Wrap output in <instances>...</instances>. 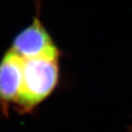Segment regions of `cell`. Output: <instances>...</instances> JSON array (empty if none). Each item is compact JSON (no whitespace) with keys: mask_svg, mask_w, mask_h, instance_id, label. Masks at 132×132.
Wrapping results in <instances>:
<instances>
[{"mask_svg":"<svg viewBox=\"0 0 132 132\" xmlns=\"http://www.w3.org/2000/svg\"><path fill=\"white\" fill-rule=\"evenodd\" d=\"M59 56H42L23 60L22 87L16 105L29 111L45 100L59 80Z\"/></svg>","mask_w":132,"mask_h":132,"instance_id":"cell-1","label":"cell"},{"mask_svg":"<svg viewBox=\"0 0 132 132\" xmlns=\"http://www.w3.org/2000/svg\"><path fill=\"white\" fill-rule=\"evenodd\" d=\"M10 51L23 60L42 56H59V51L38 18L16 36Z\"/></svg>","mask_w":132,"mask_h":132,"instance_id":"cell-2","label":"cell"},{"mask_svg":"<svg viewBox=\"0 0 132 132\" xmlns=\"http://www.w3.org/2000/svg\"><path fill=\"white\" fill-rule=\"evenodd\" d=\"M22 76L23 59L9 50L0 62V113L6 114L10 104H16Z\"/></svg>","mask_w":132,"mask_h":132,"instance_id":"cell-3","label":"cell"}]
</instances>
